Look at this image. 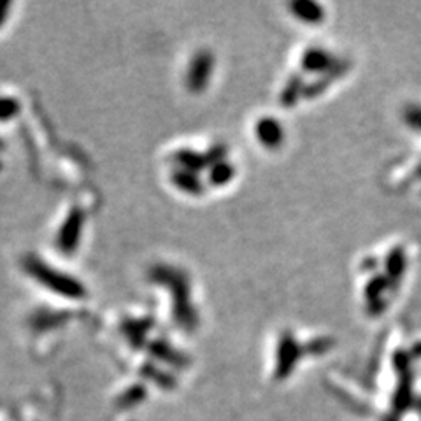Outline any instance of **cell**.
<instances>
[{
	"label": "cell",
	"mask_w": 421,
	"mask_h": 421,
	"mask_svg": "<svg viewBox=\"0 0 421 421\" xmlns=\"http://www.w3.org/2000/svg\"><path fill=\"white\" fill-rule=\"evenodd\" d=\"M209 63H211L209 54H198V59L189 67L188 83L194 90H201L205 86V79L209 76Z\"/></svg>",
	"instance_id": "1"
},
{
	"label": "cell",
	"mask_w": 421,
	"mask_h": 421,
	"mask_svg": "<svg viewBox=\"0 0 421 421\" xmlns=\"http://www.w3.org/2000/svg\"><path fill=\"white\" fill-rule=\"evenodd\" d=\"M258 139L262 141L265 146L274 147L279 144V139H283V130L274 120H262L256 128Z\"/></svg>",
	"instance_id": "2"
},
{
	"label": "cell",
	"mask_w": 421,
	"mask_h": 421,
	"mask_svg": "<svg viewBox=\"0 0 421 421\" xmlns=\"http://www.w3.org/2000/svg\"><path fill=\"white\" fill-rule=\"evenodd\" d=\"M291 9H294L295 14H297L298 18H302L304 21L314 23V21H318L321 18L320 6L313 4V2H297V4L291 6Z\"/></svg>",
	"instance_id": "3"
},
{
	"label": "cell",
	"mask_w": 421,
	"mask_h": 421,
	"mask_svg": "<svg viewBox=\"0 0 421 421\" xmlns=\"http://www.w3.org/2000/svg\"><path fill=\"white\" fill-rule=\"evenodd\" d=\"M327 65H329V54L325 51H309L305 54L304 67L307 69H325Z\"/></svg>",
	"instance_id": "4"
},
{
	"label": "cell",
	"mask_w": 421,
	"mask_h": 421,
	"mask_svg": "<svg viewBox=\"0 0 421 421\" xmlns=\"http://www.w3.org/2000/svg\"><path fill=\"white\" fill-rule=\"evenodd\" d=\"M411 125H414V128H420L421 130V109H414V111H411L409 116Z\"/></svg>",
	"instance_id": "5"
}]
</instances>
